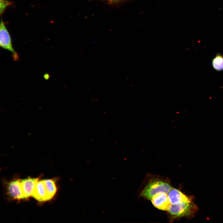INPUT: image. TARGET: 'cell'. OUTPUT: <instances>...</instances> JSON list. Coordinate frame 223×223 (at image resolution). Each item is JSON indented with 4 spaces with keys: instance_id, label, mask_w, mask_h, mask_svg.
<instances>
[{
    "instance_id": "30bf717a",
    "label": "cell",
    "mask_w": 223,
    "mask_h": 223,
    "mask_svg": "<svg viewBox=\"0 0 223 223\" xmlns=\"http://www.w3.org/2000/svg\"><path fill=\"white\" fill-rule=\"evenodd\" d=\"M214 68L218 71L223 70V55L218 54L213 59L212 62Z\"/></svg>"
},
{
    "instance_id": "8992f818",
    "label": "cell",
    "mask_w": 223,
    "mask_h": 223,
    "mask_svg": "<svg viewBox=\"0 0 223 223\" xmlns=\"http://www.w3.org/2000/svg\"><path fill=\"white\" fill-rule=\"evenodd\" d=\"M151 200L154 207L163 211H167L171 204L168 194L164 192L155 195Z\"/></svg>"
},
{
    "instance_id": "6da1fadb",
    "label": "cell",
    "mask_w": 223,
    "mask_h": 223,
    "mask_svg": "<svg viewBox=\"0 0 223 223\" xmlns=\"http://www.w3.org/2000/svg\"><path fill=\"white\" fill-rule=\"evenodd\" d=\"M198 207L192 201L179 204H170L167 211L170 215L175 217H185L191 218L196 214Z\"/></svg>"
},
{
    "instance_id": "52a82bcc",
    "label": "cell",
    "mask_w": 223,
    "mask_h": 223,
    "mask_svg": "<svg viewBox=\"0 0 223 223\" xmlns=\"http://www.w3.org/2000/svg\"><path fill=\"white\" fill-rule=\"evenodd\" d=\"M32 196L41 202L49 200L43 180L38 181L33 190Z\"/></svg>"
},
{
    "instance_id": "4fadbf2b",
    "label": "cell",
    "mask_w": 223,
    "mask_h": 223,
    "mask_svg": "<svg viewBox=\"0 0 223 223\" xmlns=\"http://www.w3.org/2000/svg\"><path fill=\"white\" fill-rule=\"evenodd\" d=\"M222 88H223V86L222 87Z\"/></svg>"
},
{
    "instance_id": "277c9868",
    "label": "cell",
    "mask_w": 223,
    "mask_h": 223,
    "mask_svg": "<svg viewBox=\"0 0 223 223\" xmlns=\"http://www.w3.org/2000/svg\"><path fill=\"white\" fill-rule=\"evenodd\" d=\"M171 204H176L193 201V196H188L179 190L172 188L168 194Z\"/></svg>"
},
{
    "instance_id": "7a4b0ae2",
    "label": "cell",
    "mask_w": 223,
    "mask_h": 223,
    "mask_svg": "<svg viewBox=\"0 0 223 223\" xmlns=\"http://www.w3.org/2000/svg\"><path fill=\"white\" fill-rule=\"evenodd\" d=\"M172 188L168 183L160 180L152 181L148 183L141 193V196L151 200L155 195L161 192L168 194Z\"/></svg>"
},
{
    "instance_id": "9c48e42d",
    "label": "cell",
    "mask_w": 223,
    "mask_h": 223,
    "mask_svg": "<svg viewBox=\"0 0 223 223\" xmlns=\"http://www.w3.org/2000/svg\"><path fill=\"white\" fill-rule=\"evenodd\" d=\"M45 187L49 200L52 199L56 194L57 188L55 181L53 179L43 180Z\"/></svg>"
},
{
    "instance_id": "ba28073f",
    "label": "cell",
    "mask_w": 223,
    "mask_h": 223,
    "mask_svg": "<svg viewBox=\"0 0 223 223\" xmlns=\"http://www.w3.org/2000/svg\"><path fill=\"white\" fill-rule=\"evenodd\" d=\"M39 177H28L20 180L22 190L25 199L29 198L32 196L33 192Z\"/></svg>"
},
{
    "instance_id": "3957f363",
    "label": "cell",
    "mask_w": 223,
    "mask_h": 223,
    "mask_svg": "<svg viewBox=\"0 0 223 223\" xmlns=\"http://www.w3.org/2000/svg\"><path fill=\"white\" fill-rule=\"evenodd\" d=\"M0 46L2 48L8 50L11 53L12 56L14 61H17L19 59L18 54L13 46L9 33L2 19L0 24Z\"/></svg>"
},
{
    "instance_id": "5b68a950",
    "label": "cell",
    "mask_w": 223,
    "mask_h": 223,
    "mask_svg": "<svg viewBox=\"0 0 223 223\" xmlns=\"http://www.w3.org/2000/svg\"><path fill=\"white\" fill-rule=\"evenodd\" d=\"M7 191L10 196L15 199H25L20 180L15 179L11 181L7 186Z\"/></svg>"
},
{
    "instance_id": "7c38bea8",
    "label": "cell",
    "mask_w": 223,
    "mask_h": 223,
    "mask_svg": "<svg viewBox=\"0 0 223 223\" xmlns=\"http://www.w3.org/2000/svg\"><path fill=\"white\" fill-rule=\"evenodd\" d=\"M111 0V1H114V0Z\"/></svg>"
},
{
    "instance_id": "8fae6325",
    "label": "cell",
    "mask_w": 223,
    "mask_h": 223,
    "mask_svg": "<svg viewBox=\"0 0 223 223\" xmlns=\"http://www.w3.org/2000/svg\"><path fill=\"white\" fill-rule=\"evenodd\" d=\"M13 2L8 0H0V13L2 15L4 13L6 8L12 5Z\"/></svg>"
}]
</instances>
